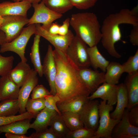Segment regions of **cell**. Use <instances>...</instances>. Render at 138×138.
<instances>
[{
	"label": "cell",
	"mask_w": 138,
	"mask_h": 138,
	"mask_svg": "<svg viewBox=\"0 0 138 138\" xmlns=\"http://www.w3.org/2000/svg\"><path fill=\"white\" fill-rule=\"evenodd\" d=\"M53 52L57 68L55 95L60 99L56 105L80 97H88L90 92L80 76L79 68L65 53L56 49Z\"/></svg>",
	"instance_id": "6da1fadb"
},
{
	"label": "cell",
	"mask_w": 138,
	"mask_h": 138,
	"mask_svg": "<svg viewBox=\"0 0 138 138\" xmlns=\"http://www.w3.org/2000/svg\"><path fill=\"white\" fill-rule=\"evenodd\" d=\"M138 10L137 6L131 10L122 9L110 14L104 20L101 29V42L103 47L112 57L117 58L121 57L115 49V44L120 41L125 42L121 40L120 25L125 24L138 26Z\"/></svg>",
	"instance_id": "7a4b0ae2"
},
{
	"label": "cell",
	"mask_w": 138,
	"mask_h": 138,
	"mask_svg": "<svg viewBox=\"0 0 138 138\" xmlns=\"http://www.w3.org/2000/svg\"><path fill=\"white\" fill-rule=\"evenodd\" d=\"M70 25L76 35L89 47L97 45L101 40L100 26L96 15L91 12L73 14Z\"/></svg>",
	"instance_id": "3957f363"
},
{
	"label": "cell",
	"mask_w": 138,
	"mask_h": 138,
	"mask_svg": "<svg viewBox=\"0 0 138 138\" xmlns=\"http://www.w3.org/2000/svg\"><path fill=\"white\" fill-rule=\"evenodd\" d=\"M28 26L23 28L20 34L12 41L0 45V53L14 52L19 56L21 61L26 62L27 60L25 55L26 46L31 36L35 34L36 31L35 24Z\"/></svg>",
	"instance_id": "277c9868"
},
{
	"label": "cell",
	"mask_w": 138,
	"mask_h": 138,
	"mask_svg": "<svg viewBox=\"0 0 138 138\" xmlns=\"http://www.w3.org/2000/svg\"><path fill=\"white\" fill-rule=\"evenodd\" d=\"M113 109V106L108 104L106 101H100L99 105V125L94 138H112L113 128L121 120L111 118L110 113Z\"/></svg>",
	"instance_id": "5b68a950"
},
{
	"label": "cell",
	"mask_w": 138,
	"mask_h": 138,
	"mask_svg": "<svg viewBox=\"0 0 138 138\" xmlns=\"http://www.w3.org/2000/svg\"><path fill=\"white\" fill-rule=\"evenodd\" d=\"M87 44L76 35L66 52V54L79 69L89 68L91 64Z\"/></svg>",
	"instance_id": "8992f818"
},
{
	"label": "cell",
	"mask_w": 138,
	"mask_h": 138,
	"mask_svg": "<svg viewBox=\"0 0 138 138\" xmlns=\"http://www.w3.org/2000/svg\"><path fill=\"white\" fill-rule=\"evenodd\" d=\"M3 17V20L0 27V30L5 34L6 42H10L16 38L21 32L24 26L28 24L29 20L27 17L21 15Z\"/></svg>",
	"instance_id": "52a82bcc"
},
{
	"label": "cell",
	"mask_w": 138,
	"mask_h": 138,
	"mask_svg": "<svg viewBox=\"0 0 138 138\" xmlns=\"http://www.w3.org/2000/svg\"><path fill=\"white\" fill-rule=\"evenodd\" d=\"M34 13L29 19L28 25L31 24H42V27L48 30L53 22L61 18L63 16L56 13L47 7L43 2L32 4Z\"/></svg>",
	"instance_id": "ba28073f"
},
{
	"label": "cell",
	"mask_w": 138,
	"mask_h": 138,
	"mask_svg": "<svg viewBox=\"0 0 138 138\" xmlns=\"http://www.w3.org/2000/svg\"><path fill=\"white\" fill-rule=\"evenodd\" d=\"M99 104L97 100L89 99L78 113L84 126L96 131L99 125Z\"/></svg>",
	"instance_id": "9c48e42d"
},
{
	"label": "cell",
	"mask_w": 138,
	"mask_h": 138,
	"mask_svg": "<svg viewBox=\"0 0 138 138\" xmlns=\"http://www.w3.org/2000/svg\"><path fill=\"white\" fill-rule=\"evenodd\" d=\"M35 34L42 37L49 41L57 49L65 53L71 43L74 35L69 30L68 33L65 35L53 34L49 33L43 29L40 24H36Z\"/></svg>",
	"instance_id": "30bf717a"
},
{
	"label": "cell",
	"mask_w": 138,
	"mask_h": 138,
	"mask_svg": "<svg viewBox=\"0 0 138 138\" xmlns=\"http://www.w3.org/2000/svg\"><path fill=\"white\" fill-rule=\"evenodd\" d=\"M42 72L48 83L51 94L56 93L55 80L57 72V68L53 50L51 46L49 45L42 65Z\"/></svg>",
	"instance_id": "8fae6325"
},
{
	"label": "cell",
	"mask_w": 138,
	"mask_h": 138,
	"mask_svg": "<svg viewBox=\"0 0 138 138\" xmlns=\"http://www.w3.org/2000/svg\"><path fill=\"white\" fill-rule=\"evenodd\" d=\"M37 74V72L34 69H31L26 80L20 88L17 99L20 114L26 111V105L27 102L33 89L38 83Z\"/></svg>",
	"instance_id": "7c38bea8"
},
{
	"label": "cell",
	"mask_w": 138,
	"mask_h": 138,
	"mask_svg": "<svg viewBox=\"0 0 138 138\" xmlns=\"http://www.w3.org/2000/svg\"><path fill=\"white\" fill-rule=\"evenodd\" d=\"M80 76L83 83L92 93L101 84L105 82V72H100L89 68L79 69Z\"/></svg>",
	"instance_id": "4fadbf2b"
},
{
	"label": "cell",
	"mask_w": 138,
	"mask_h": 138,
	"mask_svg": "<svg viewBox=\"0 0 138 138\" xmlns=\"http://www.w3.org/2000/svg\"><path fill=\"white\" fill-rule=\"evenodd\" d=\"M89 96L90 100L100 98L102 100L107 101V103L113 106L117 103L118 85H114L105 82Z\"/></svg>",
	"instance_id": "5bb4252c"
},
{
	"label": "cell",
	"mask_w": 138,
	"mask_h": 138,
	"mask_svg": "<svg viewBox=\"0 0 138 138\" xmlns=\"http://www.w3.org/2000/svg\"><path fill=\"white\" fill-rule=\"evenodd\" d=\"M31 6V3L24 1L15 2H4L0 3V15L2 16L18 15L27 17V12Z\"/></svg>",
	"instance_id": "9a60e30c"
},
{
	"label": "cell",
	"mask_w": 138,
	"mask_h": 138,
	"mask_svg": "<svg viewBox=\"0 0 138 138\" xmlns=\"http://www.w3.org/2000/svg\"><path fill=\"white\" fill-rule=\"evenodd\" d=\"M129 110L125 109L120 122L114 127L112 133V138H119L122 135H131L138 136V127L132 125L128 118Z\"/></svg>",
	"instance_id": "2e32d148"
},
{
	"label": "cell",
	"mask_w": 138,
	"mask_h": 138,
	"mask_svg": "<svg viewBox=\"0 0 138 138\" xmlns=\"http://www.w3.org/2000/svg\"><path fill=\"white\" fill-rule=\"evenodd\" d=\"M20 88L7 75L0 78V101L18 99Z\"/></svg>",
	"instance_id": "e0dca14e"
},
{
	"label": "cell",
	"mask_w": 138,
	"mask_h": 138,
	"mask_svg": "<svg viewBox=\"0 0 138 138\" xmlns=\"http://www.w3.org/2000/svg\"><path fill=\"white\" fill-rule=\"evenodd\" d=\"M118 85L117 105L114 110L110 114L111 118L121 120L125 108L128 104V99L127 90L124 84Z\"/></svg>",
	"instance_id": "ac0fdd59"
},
{
	"label": "cell",
	"mask_w": 138,
	"mask_h": 138,
	"mask_svg": "<svg viewBox=\"0 0 138 138\" xmlns=\"http://www.w3.org/2000/svg\"><path fill=\"white\" fill-rule=\"evenodd\" d=\"M124 84L128 99L127 108L129 110L138 104V73L133 75H128Z\"/></svg>",
	"instance_id": "d6986e66"
},
{
	"label": "cell",
	"mask_w": 138,
	"mask_h": 138,
	"mask_svg": "<svg viewBox=\"0 0 138 138\" xmlns=\"http://www.w3.org/2000/svg\"><path fill=\"white\" fill-rule=\"evenodd\" d=\"M31 68L26 62L21 61L8 73L9 78L20 87L24 84Z\"/></svg>",
	"instance_id": "ffe728a7"
},
{
	"label": "cell",
	"mask_w": 138,
	"mask_h": 138,
	"mask_svg": "<svg viewBox=\"0 0 138 138\" xmlns=\"http://www.w3.org/2000/svg\"><path fill=\"white\" fill-rule=\"evenodd\" d=\"M57 113L55 111L45 107L37 115L34 121L31 123L30 128L34 129L37 132L47 130L52 118Z\"/></svg>",
	"instance_id": "44dd1931"
},
{
	"label": "cell",
	"mask_w": 138,
	"mask_h": 138,
	"mask_svg": "<svg viewBox=\"0 0 138 138\" xmlns=\"http://www.w3.org/2000/svg\"><path fill=\"white\" fill-rule=\"evenodd\" d=\"M31 119H25L12 122L0 126V133H8L21 135L27 133L30 128Z\"/></svg>",
	"instance_id": "7402d4cb"
},
{
	"label": "cell",
	"mask_w": 138,
	"mask_h": 138,
	"mask_svg": "<svg viewBox=\"0 0 138 138\" xmlns=\"http://www.w3.org/2000/svg\"><path fill=\"white\" fill-rule=\"evenodd\" d=\"M87 51L91 65L95 70L99 68L102 72H106L110 62L102 55L97 45L87 47Z\"/></svg>",
	"instance_id": "603a6c76"
},
{
	"label": "cell",
	"mask_w": 138,
	"mask_h": 138,
	"mask_svg": "<svg viewBox=\"0 0 138 138\" xmlns=\"http://www.w3.org/2000/svg\"><path fill=\"white\" fill-rule=\"evenodd\" d=\"M106 72L105 74V82L114 85L118 83L121 76L124 73L122 65L115 62L109 63L107 67Z\"/></svg>",
	"instance_id": "cb8c5ba5"
},
{
	"label": "cell",
	"mask_w": 138,
	"mask_h": 138,
	"mask_svg": "<svg viewBox=\"0 0 138 138\" xmlns=\"http://www.w3.org/2000/svg\"><path fill=\"white\" fill-rule=\"evenodd\" d=\"M89 100L87 97H80L57 105V106L61 113L70 112L78 113Z\"/></svg>",
	"instance_id": "d4e9b609"
},
{
	"label": "cell",
	"mask_w": 138,
	"mask_h": 138,
	"mask_svg": "<svg viewBox=\"0 0 138 138\" xmlns=\"http://www.w3.org/2000/svg\"><path fill=\"white\" fill-rule=\"evenodd\" d=\"M41 36L35 34L33 43L31 48L30 56L34 69L40 77L42 76V65L41 64L39 50V44Z\"/></svg>",
	"instance_id": "484cf974"
},
{
	"label": "cell",
	"mask_w": 138,
	"mask_h": 138,
	"mask_svg": "<svg viewBox=\"0 0 138 138\" xmlns=\"http://www.w3.org/2000/svg\"><path fill=\"white\" fill-rule=\"evenodd\" d=\"M49 126L59 138H65L70 131L66 126L61 115L58 113L52 118Z\"/></svg>",
	"instance_id": "4316f807"
},
{
	"label": "cell",
	"mask_w": 138,
	"mask_h": 138,
	"mask_svg": "<svg viewBox=\"0 0 138 138\" xmlns=\"http://www.w3.org/2000/svg\"><path fill=\"white\" fill-rule=\"evenodd\" d=\"M46 6L59 14H62L74 6L69 0H42Z\"/></svg>",
	"instance_id": "83f0119b"
},
{
	"label": "cell",
	"mask_w": 138,
	"mask_h": 138,
	"mask_svg": "<svg viewBox=\"0 0 138 138\" xmlns=\"http://www.w3.org/2000/svg\"><path fill=\"white\" fill-rule=\"evenodd\" d=\"M20 110L17 99H8L0 103V116L9 117L16 115Z\"/></svg>",
	"instance_id": "f1b7e54d"
},
{
	"label": "cell",
	"mask_w": 138,
	"mask_h": 138,
	"mask_svg": "<svg viewBox=\"0 0 138 138\" xmlns=\"http://www.w3.org/2000/svg\"><path fill=\"white\" fill-rule=\"evenodd\" d=\"M61 116L71 131L84 126L83 123L78 113L64 112L61 113Z\"/></svg>",
	"instance_id": "f546056e"
},
{
	"label": "cell",
	"mask_w": 138,
	"mask_h": 138,
	"mask_svg": "<svg viewBox=\"0 0 138 138\" xmlns=\"http://www.w3.org/2000/svg\"><path fill=\"white\" fill-rule=\"evenodd\" d=\"M44 97L32 99L29 98L26 105L27 111L36 117L37 115L45 108Z\"/></svg>",
	"instance_id": "4dcf8cb0"
},
{
	"label": "cell",
	"mask_w": 138,
	"mask_h": 138,
	"mask_svg": "<svg viewBox=\"0 0 138 138\" xmlns=\"http://www.w3.org/2000/svg\"><path fill=\"white\" fill-rule=\"evenodd\" d=\"M124 72L131 75L138 73V49L133 56L129 57L128 60L122 64Z\"/></svg>",
	"instance_id": "1f68e13d"
},
{
	"label": "cell",
	"mask_w": 138,
	"mask_h": 138,
	"mask_svg": "<svg viewBox=\"0 0 138 138\" xmlns=\"http://www.w3.org/2000/svg\"><path fill=\"white\" fill-rule=\"evenodd\" d=\"M96 131L85 126L70 131L66 138H94Z\"/></svg>",
	"instance_id": "d6a6232c"
},
{
	"label": "cell",
	"mask_w": 138,
	"mask_h": 138,
	"mask_svg": "<svg viewBox=\"0 0 138 138\" xmlns=\"http://www.w3.org/2000/svg\"><path fill=\"white\" fill-rule=\"evenodd\" d=\"M14 60V57L12 55L5 57L0 53V76L2 77L8 75L12 69Z\"/></svg>",
	"instance_id": "836d02e7"
},
{
	"label": "cell",
	"mask_w": 138,
	"mask_h": 138,
	"mask_svg": "<svg viewBox=\"0 0 138 138\" xmlns=\"http://www.w3.org/2000/svg\"><path fill=\"white\" fill-rule=\"evenodd\" d=\"M44 105L45 107L49 109L55 110L60 115L61 113L59 110L56 104L60 101V99L57 96L55 95H50L45 96Z\"/></svg>",
	"instance_id": "e575fe53"
},
{
	"label": "cell",
	"mask_w": 138,
	"mask_h": 138,
	"mask_svg": "<svg viewBox=\"0 0 138 138\" xmlns=\"http://www.w3.org/2000/svg\"><path fill=\"white\" fill-rule=\"evenodd\" d=\"M29 118V114L27 112L18 115L11 116H0V126L15 121L28 119Z\"/></svg>",
	"instance_id": "d590c367"
},
{
	"label": "cell",
	"mask_w": 138,
	"mask_h": 138,
	"mask_svg": "<svg viewBox=\"0 0 138 138\" xmlns=\"http://www.w3.org/2000/svg\"><path fill=\"white\" fill-rule=\"evenodd\" d=\"M74 7L86 10L94 6L97 0H69Z\"/></svg>",
	"instance_id": "8d00e7d4"
},
{
	"label": "cell",
	"mask_w": 138,
	"mask_h": 138,
	"mask_svg": "<svg viewBox=\"0 0 138 138\" xmlns=\"http://www.w3.org/2000/svg\"><path fill=\"white\" fill-rule=\"evenodd\" d=\"M32 92L31 98L34 99L43 98L45 96L51 94L50 91L42 85H36Z\"/></svg>",
	"instance_id": "74e56055"
},
{
	"label": "cell",
	"mask_w": 138,
	"mask_h": 138,
	"mask_svg": "<svg viewBox=\"0 0 138 138\" xmlns=\"http://www.w3.org/2000/svg\"><path fill=\"white\" fill-rule=\"evenodd\" d=\"M29 136L31 138H59L50 128L42 131L33 132Z\"/></svg>",
	"instance_id": "f35d334b"
},
{
	"label": "cell",
	"mask_w": 138,
	"mask_h": 138,
	"mask_svg": "<svg viewBox=\"0 0 138 138\" xmlns=\"http://www.w3.org/2000/svg\"><path fill=\"white\" fill-rule=\"evenodd\" d=\"M128 112V117L130 123L138 127V106L136 105L131 108Z\"/></svg>",
	"instance_id": "ab89813d"
},
{
	"label": "cell",
	"mask_w": 138,
	"mask_h": 138,
	"mask_svg": "<svg viewBox=\"0 0 138 138\" xmlns=\"http://www.w3.org/2000/svg\"><path fill=\"white\" fill-rule=\"evenodd\" d=\"M129 35L130 40L134 45H138V26H133Z\"/></svg>",
	"instance_id": "60d3db41"
},
{
	"label": "cell",
	"mask_w": 138,
	"mask_h": 138,
	"mask_svg": "<svg viewBox=\"0 0 138 138\" xmlns=\"http://www.w3.org/2000/svg\"><path fill=\"white\" fill-rule=\"evenodd\" d=\"M70 20V18H68L63 21L62 25L60 26L58 34L65 35L68 33L69 30Z\"/></svg>",
	"instance_id": "b9f144b4"
},
{
	"label": "cell",
	"mask_w": 138,
	"mask_h": 138,
	"mask_svg": "<svg viewBox=\"0 0 138 138\" xmlns=\"http://www.w3.org/2000/svg\"><path fill=\"white\" fill-rule=\"evenodd\" d=\"M60 26L57 22L52 23L47 31L51 34H58Z\"/></svg>",
	"instance_id": "7bdbcfd3"
},
{
	"label": "cell",
	"mask_w": 138,
	"mask_h": 138,
	"mask_svg": "<svg viewBox=\"0 0 138 138\" xmlns=\"http://www.w3.org/2000/svg\"><path fill=\"white\" fill-rule=\"evenodd\" d=\"M5 136L7 138H31L25 135H21L8 133H5Z\"/></svg>",
	"instance_id": "ee69618b"
},
{
	"label": "cell",
	"mask_w": 138,
	"mask_h": 138,
	"mask_svg": "<svg viewBox=\"0 0 138 138\" xmlns=\"http://www.w3.org/2000/svg\"><path fill=\"white\" fill-rule=\"evenodd\" d=\"M6 42L5 34L3 31L0 30V45Z\"/></svg>",
	"instance_id": "f6af8a7d"
},
{
	"label": "cell",
	"mask_w": 138,
	"mask_h": 138,
	"mask_svg": "<svg viewBox=\"0 0 138 138\" xmlns=\"http://www.w3.org/2000/svg\"><path fill=\"white\" fill-rule=\"evenodd\" d=\"M22 1H28L33 4L39 3L42 0H22Z\"/></svg>",
	"instance_id": "bcb514c9"
},
{
	"label": "cell",
	"mask_w": 138,
	"mask_h": 138,
	"mask_svg": "<svg viewBox=\"0 0 138 138\" xmlns=\"http://www.w3.org/2000/svg\"><path fill=\"white\" fill-rule=\"evenodd\" d=\"M3 16L0 15V27L3 23Z\"/></svg>",
	"instance_id": "7dc6e473"
},
{
	"label": "cell",
	"mask_w": 138,
	"mask_h": 138,
	"mask_svg": "<svg viewBox=\"0 0 138 138\" xmlns=\"http://www.w3.org/2000/svg\"><path fill=\"white\" fill-rule=\"evenodd\" d=\"M14 1H15L16 2H19L20 1H22V0H12Z\"/></svg>",
	"instance_id": "c3c4849f"
}]
</instances>
